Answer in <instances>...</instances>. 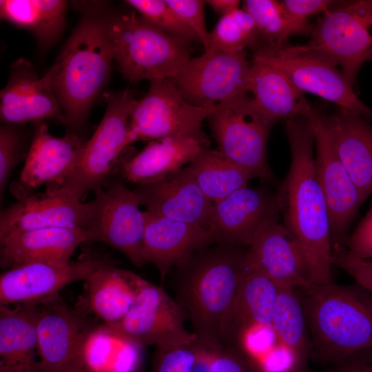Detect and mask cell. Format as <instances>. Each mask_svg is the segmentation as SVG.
Segmentation results:
<instances>
[{
  "instance_id": "obj_1",
  "label": "cell",
  "mask_w": 372,
  "mask_h": 372,
  "mask_svg": "<svg viewBox=\"0 0 372 372\" xmlns=\"http://www.w3.org/2000/svg\"><path fill=\"white\" fill-rule=\"evenodd\" d=\"M291 152L289 172L276 194L283 225L308 261L313 285L333 282V249L327 203L313 158L314 132L309 118L286 121Z\"/></svg>"
},
{
  "instance_id": "obj_2",
  "label": "cell",
  "mask_w": 372,
  "mask_h": 372,
  "mask_svg": "<svg viewBox=\"0 0 372 372\" xmlns=\"http://www.w3.org/2000/svg\"><path fill=\"white\" fill-rule=\"evenodd\" d=\"M243 246L216 244L195 253L173 270L174 298L191 323L197 340L223 348L221 327L246 269Z\"/></svg>"
},
{
  "instance_id": "obj_3",
  "label": "cell",
  "mask_w": 372,
  "mask_h": 372,
  "mask_svg": "<svg viewBox=\"0 0 372 372\" xmlns=\"http://www.w3.org/2000/svg\"><path fill=\"white\" fill-rule=\"evenodd\" d=\"M309 333L311 359L329 366L372 346V294L357 282L296 289Z\"/></svg>"
},
{
  "instance_id": "obj_4",
  "label": "cell",
  "mask_w": 372,
  "mask_h": 372,
  "mask_svg": "<svg viewBox=\"0 0 372 372\" xmlns=\"http://www.w3.org/2000/svg\"><path fill=\"white\" fill-rule=\"evenodd\" d=\"M113 60L105 20L83 19L46 73L62 107L66 134L81 136L79 131L107 82Z\"/></svg>"
},
{
  "instance_id": "obj_5",
  "label": "cell",
  "mask_w": 372,
  "mask_h": 372,
  "mask_svg": "<svg viewBox=\"0 0 372 372\" xmlns=\"http://www.w3.org/2000/svg\"><path fill=\"white\" fill-rule=\"evenodd\" d=\"M105 21L113 59L130 82L172 79L191 59L189 44L168 35L135 11Z\"/></svg>"
},
{
  "instance_id": "obj_6",
  "label": "cell",
  "mask_w": 372,
  "mask_h": 372,
  "mask_svg": "<svg viewBox=\"0 0 372 372\" xmlns=\"http://www.w3.org/2000/svg\"><path fill=\"white\" fill-rule=\"evenodd\" d=\"M103 96L105 114L85 141L75 168L61 185L45 192L81 200L89 191L103 187L121 152L131 143L129 122L138 100L130 90L105 92Z\"/></svg>"
},
{
  "instance_id": "obj_7",
  "label": "cell",
  "mask_w": 372,
  "mask_h": 372,
  "mask_svg": "<svg viewBox=\"0 0 372 372\" xmlns=\"http://www.w3.org/2000/svg\"><path fill=\"white\" fill-rule=\"evenodd\" d=\"M218 149L253 178L270 180L267 143L273 123L247 94L222 102L207 118Z\"/></svg>"
},
{
  "instance_id": "obj_8",
  "label": "cell",
  "mask_w": 372,
  "mask_h": 372,
  "mask_svg": "<svg viewBox=\"0 0 372 372\" xmlns=\"http://www.w3.org/2000/svg\"><path fill=\"white\" fill-rule=\"evenodd\" d=\"M310 36L300 47L340 66L353 85L359 70L372 54V1L348 3L325 12Z\"/></svg>"
},
{
  "instance_id": "obj_9",
  "label": "cell",
  "mask_w": 372,
  "mask_h": 372,
  "mask_svg": "<svg viewBox=\"0 0 372 372\" xmlns=\"http://www.w3.org/2000/svg\"><path fill=\"white\" fill-rule=\"evenodd\" d=\"M216 107L189 103L168 79L151 81L147 94L132 112L130 142L174 136L206 137L202 124Z\"/></svg>"
},
{
  "instance_id": "obj_10",
  "label": "cell",
  "mask_w": 372,
  "mask_h": 372,
  "mask_svg": "<svg viewBox=\"0 0 372 372\" xmlns=\"http://www.w3.org/2000/svg\"><path fill=\"white\" fill-rule=\"evenodd\" d=\"M185 313L163 288L143 280L127 313L102 327L114 336L140 346H178L196 336L185 327Z\"/></svg>"
},
{
  "instance_id": "obj_11",
  "label": "cell",
  "mask_w": 372,
  "mask_h": 372,
  "mask_svg": "<svg viewBox=\"0 0 372 372\" xmlns=\"http://www.w3.org/2000/svg\"><path fill=\"white\" fill-rule=\"evenodd\" d=\"M254 54L278 67L304 93L317 95L340 109L372 121V110L358 98L342 71L327 58L306 51L299 45L258 50Z\"/></svg>"
},
{
  "instance_id": "obj_12",
  "label": "cell",
  "mask_w": 372,
  "mask_h": 372,
  "mask_svg": "<svg viewBox=\"0 0 372 372\" xmlns=\"http://www.w3.org/2000/svg\"><path fill=\"white\" fill-rule=\"evenodd\" d=\"M250 65L244 51L229 52L209 48L202 55L190 59L169 80L189 103L218 105L247 94Z\"/></svg>"
},
{
  "instance_id": "obj_13",
  "label": "cell",
  "mask_w": 372,
  "mask_h": 372,
  "mask_svg": "<svg viewBox=\"0 0 372 372\" xmlns=\"http://www.w3.org/2000/svg\"><path fill=\"white\" fill-rule=\"evenodd\" d=\"M316 143V169L329 213L332 249L343 246L364 200L337 152L329 114L314 108L309 118Z\"/></svg>"
},
{
  "instance_id": "obj_14",
  "label": "cell",
  "mask_w": 372,
  "mask_h": 372,
  "mask_svg": "<svg viewBox=\"0 0 372 372\" xmlns=\"http://www.w3.org/2000/svg\"><path fill=\"white\" fill-rule=\"evenodd\" d=\"M94 194L95 213L87 230L88 241L108 245L135 266L143 267L147 262L143 254L144 211L134 191L121 180H106Z\"/></svg>"
},
{
  "instance_id": "obj_15",
  "label": "cell",
  "mask_w": 372,
  "mask_h": 372,
  "mask_svg": "<svg viewBox=\"0 0 372 372\" xmlns=\"http://www.w3.org/2000/svg\"><path fill=\"white\" fill-rule=\"evenodd\" d=\"M39 307L37 351L42 372H73L87 364L91 326L58 295L39 302Z\"/></svg>"
},
{
  "instance_id": "obj_16",
  "label": "cell",
  "mask_w": 372,
  "mask_h": 372,
  "mask_svg": "<svg viewBox=\"0 0 372 372\" xmlns=\"http://www.w3.org/2000/svg\"><path fill=\"white\" fill-rule=\"evenodd\" d=\"M44 122L37 123L25 165L9 187L12 194L22 200L34 194L39 187L52 189L72 173L85 143L81 136L66 134L56 137L48 132Z\"/></svg>"
},
{
  "instance_id": "obj_17",
  "label": "cell",
  "mask_w": 372,
  "mask_h": 372,
  "mask_svg": "<svg viewBox=\"0 0 372 372\" xmlns=\"http://www.w3.org/2000/svg\"><path fill=\"white\" fill-rule=\"evenodd\" d=\"M108 260L86 258L69 262H32L6 270L0 277V305L43 301L65 286L87 280Z\"/></svg>"
},
{
  "instance_id": "obj_18",
  "label": "cell",
  "mask_w": 372,
  "mask_h": 372,
  "mask_svg": "<svg viewBox=\"0 0 372 372\" xmlns=\"http://www.w3.org/2000/svg\"><path fill=\"white\" fill-rule=\"evenodd\" d=\"M246 262L279 287L296 289L313 285L302 249L277 217L266 221L257 231L247 249Z\"/></svg>"
},
{
  "instance_id": "obj_19",
  "label": "cell",
  "mask_w": 372,
  "mask_h": 372,
  "mask_svg": "<svg viewBox=\"0 0 372 372\" xmlns=\"http://www.w3.org/2000/svg\"><path fill=\"white\" fill-rule=\"evenodd\" d=\"M278 211L276 195L247 186L212 204L207 230L214 244L249 247L259 228Z\"/></svg>"
},
{
  "instance_id": "obj_20",
  "label": "cell",
  "mask_w": 372,
  "mask_h": 372,
  "mask_svg": "<svg viewBox=\"0 0 372 372\" xmlns=\"http://www.w3.org/2000/svg\"><path fill=\"white\" fill-rule=\"evenodd\" d=\"M95 207L94 200L83 203L59 194H34L1 210L0 238L14 232L49 227L87 231Z\"/></svg>"
},
{
  "instance_id": "obj_21",
  "label": "cell",
  "mask_w": 372,
  "mask_h": 372,
  "mask_svg": "<svg viewBox=\"0 0 372 372\" xmlns=\"http://www.w3.org/2000/svg\"><path fill=\"white\" fill-rule=\"evenodd\" d=\"M0 118L2 124L25 125L54 118L65 124L59 101L45 74H37L32 65L20 59L12 66L7 85L1 90Z\"/></svg>"
},
{
  "instance_id": "obj_22",
  "label": "cell",
  "mask_w": 372,
  "mask_h": 372,
  "mask_svg": "<svg viewBox=\"0 0 372 372\" xmlns=\"http://www.w3.org/2000/svg\"><path fill=\"white\" fill-rule=\"evenodd\" d=\"M143 254L153 263L163 283L169 273L196 251L213 243L209 231L200 226L144 211Z\"/></svg>"
},
{
  "instance_id": "obj_23",
  "label": "cell",
  "mask_w": 372,
  "mask_h": 372,
  "mask_svg": "<svg viewBox=\"0 0 372 372\" xmlns=\"http://www.w3.org/2000/svg\"><path fill=\"white\" fill-rule=\"evenodd\" d=\"M133 191L147 211L207 229L213 203L186 167L161 181L138 185Z\"/></svg>"
},
{
  "instance_id": "obj_24",
  "label": "cell",
  "mask_w": 372,
  "mask_h": 372,
  "mask_svg": "<svg viewBox=\"0 0 372 372\" xmlns=\"http://www.w3.org/2000/svg\"><path fill=\"white\" fill-rule=\"evenodd\" d=\"M88 241L85 230L49 227L11 233L0 238V264L8 269L32 262H69L76 248Z\"/></svg>"
},
{
  "instance_id": "obj_25",
  "label": "cell",
  "mask_w": 372,
  "mask_h": 372,
  "mask_svg": "<svg viewBox=\"0 0 372 372\" xmlns=\"http://www.w3.org/2000/svg\"><path fill=\"white\" fill-rule=\"evenodd\" d=\"M209 143L207 136H174L149 141L124 162L121 175L136 185L161 181L190 164L208 149Z\"/></svg>"
},
{
  "instance_id": "obj_26",
  "label": "cell",
  "mask_w": 372,
  "mask_h": 372,
  "mask_svg": "<svg viewBox=\"0 0 372 372\" xmlns=\"http://www.w3.org/2000/svg\"><path fill=\"white\" fill-rule=\"evenodd\" d=\"M278 291L279 287L271 279L247 265L236 298L223 322V347H234L240 335L251 326L271 325Z\"/></svg>"
},
{
  "instance_id": "obj_27",
  "label": "cell",
  "mask_w": 372,
  "mask_h": 372,
  "mask_svg": "<svg viewBox=\"0 0 372 372\" xmlns=\"http://www.w3.org/2000/svg\"><path fill=\"white\" fill-rule=\"evenodd\" d=\"M248 91L273 123L281 119L309 118L314 109L304 92L282 70L254 54L249 68Z\"/></svg>"
},
{
  "instance_id": "obj_28",
  "label": "cell",
  "mask_w": 372,
  "mask_h": 372,
  "mask_svg": "<svg viewBox=\"0 0 372 372\" xmlns=\"http://www.w3.org/2000/svg\"><path fill=\"white\" fill-rule=\"evenodd\" d=\"M329 121L339 157L364 201L372 194V126L340 108Z\"/></svg>"
},
{
  "instance_id": "obj_29",
  "label": "cell",
  "mask_w": 372,
  "mask_h": 372,
  "mask_svg": "<svg viewBox=\"0 0 372 372\" xmlns=\"http://www.w3.org/2000/svg\"><path fill=\"white\" fill-rule=\"evenodd\" d=\"M86 280L91 310L105 324H112L121 320L130 311L143 279L108 261Z\"/></svg>"
},
{
  "instance_id": "obj_30",
  "label": "cell",
  "mask_w": 372,
  "mask_h": 372,
  "mask_svg": "<svg viewBox=\"0 0 372 372\" xmlns=\"http://www.w3.org/2000/svg\"><path fill=\"white\" fill-rule=\"evenodd\" d=\"M39 302L0 306V367L32 364L38 350Z\"/></svg>"
},
{
  "instance_id": "obj_31",
  "label": "cell",
  "mask_w": 372,
  "mask_h": 372,
  "mask_svg": "<svg viewBox=\"0 0 372 372\" xmlns=\"http://www.w3.org/2000/svg\"><path fill=\"white\" fill-rule=\"evenodd\" d=\"M67 2L62 0H1V18L30 31L43 46L63 30Z\"/></svg>"
},
{
  "instance_id": "obj_32",
  "label": "cell",
  "mask_w": 372,
  "mask_h": 372,
  "mask_svg": "<svg viewBox=\"0 0 372 372\" xmlns=\"http://www.w3.org/2000/svg\"><path fill=\"white\" fill-rule=\"evenodd\" d=\"M186 168L212 203L247 187L248 182L254 178L218 149H205Z\"/></svg>"
},
{
  "instance_id": "obj_33",
  "label": "cell",
  "mask_w": 372,
  "mask_h": 372,
  "mask_svg": "<svg viewBox=\"0 0 372 372\" xmlns=\"http://www.w3.org/2000/svg\"><path fill=\"white\" fill-rule=\"evenodd\" d=\"M242 9L254 19L260 41L254 51L276 50L287 45L291 35H311L313 26L307 20L292 16L280 1L245 0Z\"/></svg>"
},
{
  "instance_id": "obj_34",
  "label": "cell",
  "mask_w": 372,
  "mask_h": 372,
  "mask_svg": "<svg viewBox=\"0 0 372 372\" xmlns=\"http://www.w3.org/2000/svg\"><path fill=\"white\" fill-rule=\"evenodd\" d=\"M271 325L280 343L304 359H311V338L296 289L279 287Z\"/></svg>"
},
{
  "instance_id": "obj_35",
  "label": "cell",
  "mask_w": 372,
  "mask_h": 372,
  "mask_svg": "<svg viewBox=\"0 0 372 372\" xmlns=\"http://www.w3.org/2000/svg\"><path fill=\"white\" fill-rule=\"evenodd\" d=\"M259 41L260 35L254 19L239 8L220 17L209 33L207 50L240 52L246 47L256 49Z\"/></svg>"
},
{
  "instance_id": "obj_36",
  "label": "cell",
  "mask_w": 372,
  "mask_h": 372,
  "mask_svg": "<svg viewBox=\"0 0 372 372\" xmlns=\"http://www.w3.org/2000/svg\"><path fill=\"white\" fill-rule=\"evenodd\" d=\"M34 129L25 125L2 124L0 127V198L1 203L5 189L14 168L25 159L32 145Z\"/></svg>"
},
{
  "instance_id": "obj_37",
  "label": "cell",
  "mask_w": 372,
  "mask_h": 372,
  "mask_svg": "<svg viewBox=\"0 0 372 372\" xmlns=\"http://www.w3.org/2000/svg\"><path fill=\"white\" fill-rule=\"evenodd\" d=\"M142 17L158 28L183 43L200 42L196 34L178 17L165 0H127Z\"/></svg>"
},
{
  "instance_id": "obj_38",
  "label": "cell",
  "mask_w": 372,
  "mask_h": 372,
  "mask_svg": "<svg viewBox=\"0 0 372 372\" xmlns=\"http://www.w3.org/2000/svg\"><path fill=\"white\" fill-rule=\"evenodd\" d=\"M204 344L197 339L178 346H156L151 372H196L198 355Z\"/></svg>"
},
{
  "instance_id": "obj_39",
  "label": "cell",
  "mask_w": 372,
  "mask_h": 372,
  "mask_svg": "<svg viewBox=\"0 0 372 372\" xmlns=\"http://www.w3.org/2000/svg\"><path fill=\"white\" fill-rule=\"evenodd\" d=\"M308 362L278 342L255 362L259 372H310Z\"/></svg>"
},
{
  "instance_id": "obj_40",
  "label": "cell",
  "mask_w": 372,
  "mask_h": 372,
  "mask_svg": "<svg viewBox=\"0 0 372 372\" xmlns=\"http://www.w3.org/2000/svg\"><path fill=\"white\" fill-rule=\"evenodd\" d=\"M278 342L272 325H254L245 329L231 347L241 350L256 362Z\"/></svg>"
},
{
  "instance_id": "obj_41",
  "label": "cell",
  "mask_w": 372,
  "mask_h": 372,
  "mask_svg": "<svg viewBox=\"0 0 372 372\" xmlns=\"http://www.w3.org/2000/svg\"><path fill=\"white\" fill-rule=\"evenodd\" d=\"M178 17L198 37L205 50L208 48L209 33L207 30L204 6L202 0H165Z\"/></svg>"
},
{
  "instance_id": "obj_42",
  "label": "cell",
  "mask_w": 372,
  "mask_h": 372,
  "mask_svg": "<svg viewBox=\"0 0 372 372\" xmlns=\"http://www.w3.org/2000/svg\"><path fill=\"white\" fill-rule=\"evenodd\" d=\"M332 260L372 294V260L357 258L344 246H337L333 249Z\"/></svg>"
},
{
  "instance_id": "obj_43",
  "label": "cell",
  "mask_w": 372,
  "mask_h": 372,
  "mask_svg": "<svg viewBox=\"0 0 372 372\" xmlns=\"http://www.w3.org/2000/svg\"><path fill=\"white\" fill-rule=\"evenodd\" d=\"M209 372H259L256 362L241 350L225 347L214 357Z\"/></svg>"
},
{
  "instance_id": "obj_44",
  "label": "cell",
  "mask_w": 372,
  "mask_h": 372,
  "mask_svg": "<svg viewBox=\"0 0 372 372\" xmlns=\"http://www.w3.org/2000/svg\"><path fill=\"white\" fill-rule=\"evenodd\" d=\"M343 246L357 258L372 260V207L347 236Z\"/></svg>"
},
{
  "instance_id": "obj_45",
  "label": "cell",
  "mask_w": 372,
  "mask_h": 372,
  "mask_svg": "<svg viewBox=\"0 0 372 372\" xmlns=\"http://www.w3.org/2000/svg\"><path fill=\"white\" fill-rule=\"evenodd\" d=\"M310 372H372V346L357 351L321 370Z\"/></svg>"
},
{
  "instance_id": "obj_46",
  "label": "cell",
  "mask_w": 372,
  "mask_h": 372,
  "mask_svg": "<svg viewBox=\"0 0 372 372\" xmlns=\"http://www.w3.org/2000/svg\"><path fill=\"white\" fill-rule=\"evenodd\" d=\"M287 11L292 16L307 20V17L320 12L333 10L338 1L330 0H284L281 1Z\"/></svg>"
},
{
  "instance_id": "obj_47",
  "label": "cell",
  "mask_w": 372,
  "mask_h": 372,
  "mask_svg": "<svg viewBox=\"0 0 372 372\" xmlns=\"http://www.w3.org/2000/svg\"><path fill=\"white\" fill-rule=\"evenodd\" d=\"M240 2L238 0L205 1V3L208 4L220 17L239 8Z\"/></svg>"
},
{
  "instance_id": "obj_48",
  "label": "cell",
  "mask_w": 372,
  "mask_h": 372,
  "mask_svg": "<svg viewBox=\"0 0 372 372\" xmlns=\"http://www.w3.org/2000/svg\"><path fill=\"white\" fill-rule=\"evenodd\" d=\"M0 372H42L37 362L23 366L14 368L0 367Z\"/></svg>"
},
{
  "instance_id": "obj_49",
  "label": "cell",
  "mask_w": 372,
  "mask_h": 372,
  "mask_svg": "<svg viewBox=\"0 0 372 372\" xmlns=\"http://www.w3.org/2000/svg\"><path fill=\"white\" fill-rule=\"evenodd\" d=\"M73 372H94L92 369L87 365L85 364L81 368L73 371Z\"/></svg>"
},
{
  "instance_id": "obj_50",
  "label": "cell",
  "mask_w": 372,
  "mask_h": 372,
  "mask_svg": "<svg viewBox=\"0 0 372 372\" xmlns=\"http://www.w3.org/2000/svg\"><path fill=\"white\" fill-rule=\"evenodd\" d=\"M369 61H372V54H371V56L369 57Z\"/></svg>"
}]
</instances>
